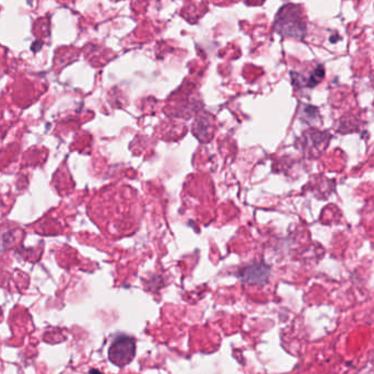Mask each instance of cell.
I'll return each instance as SVG.
<instances>
[{"instance_id":"1","label":"cell","mask_w":374,"mask_h":374,"mask_svg":"<svg viewBox=\"0 0 374 374\" xmlns=\"http://www.w3.org/2000/svg\"><path fill=\"white\" fill-rule=\"evenodd\" d=\"M136 354V341L133 337L121 335L113 341L109 349V359L117 367H125L132 362Z\"/></svg>"},{"instance_id":"2","label":"cell","mask_w":374,"mask_h":374,"mask_svg":"<svg viewBox=\"0 0 374 374\" xmlns=\"http://www.w3.org/2000/svg\"><path fill=\"white\" fill-rule=\"evenodd\" d=\"M292 9L294 8L289 7H285L282 9L277 18L276 29L278 32L282 33L283 35L301 39L305 32V26L300 20L298 11L295 12L294 19L291 21Z\"/></svg>"},{"instance_id":"3","label":"cell","mask_w":374,"mask_h":374,"mask_svg":"<svg viewBox=\"0 0 374 374\" xmlns=\"http://www.w3.org/2000/svg\"><path fill=\"white\" fill-rule=\"evenodd\" d=\"M269 276V268L264 264L251 265L241 270L240 277L247 283H265Z\"/></svg>"},{"instance_id":"4","label":"cell","mask_w":374,"mask_h":374,"mask_svg":"<svg viewBox=\"0 0 374 374\" xmlns=\"http://www.w3.org/2000/svg\"><path fill=\"white\" fill-rule=\"evenodd\" d=\"M89 374H102V373L98 370H97V369H92V370L89 372Z\"/></svg>"}]
</instances>
